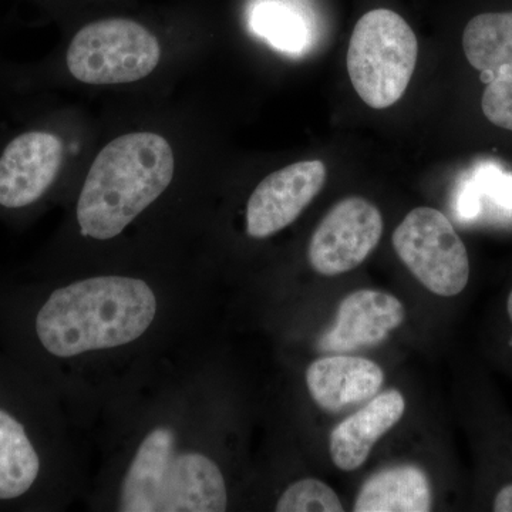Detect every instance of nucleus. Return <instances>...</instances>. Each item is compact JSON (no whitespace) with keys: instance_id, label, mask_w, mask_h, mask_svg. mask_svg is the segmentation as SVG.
Listing matches in <instances>:
<instances>
[{"instance_id":"1","label":"nucleus","mask_w":512,"mask_h":512,"mask_svg":"<svg viewBox=\"0 0 512 512\" xmlns=\"http://www.w3.org/2000/svg\"><path fill=\"white\" fill-rule=\"evenodd\" d=\"M158 311L156 293L130 276H96L52 289L28 319L39 355L72 359L140 339Z\"/></svg>"},{"instance_id":"2","label":"nucleus","mask_w":512,"mask_h":512,"mask_svg":"<svg viewBox=\"0 0 512 512\" xmlns=\"http://www.w3.org/2000/svg\"><path fill=\"white\" fill-rule=\"evenodd\" d=\"M173 150L164 137L131 133L96 157L77 201V222L87 238H116L158 200L173 181Z\"/></svg>"},{"instance_id":"3","label":"nucleus","mask_w":512,"mask_h":512,"mask_svg":"<svg viewBox=\"0 0 512 512\" xmlns=\"http://www.w3.org/2000/svg\"><path fill=\"white\" fill-rule=\"evenodd\" d=\"M228 488L222 470L200 451L178 447L168 427L146 434L121 481L124 512H222Z\"/></svg>"},{"instance_id":"4","label":"nucleus","mask_w":512,"mask_h":512,"mask_svg":"<svg viewBox=\"0 0 512 512\" xmlns=\"http://www.w3.org/2000/svg\"><path fill=\"white\" fill-rule=\"evenodd\" d=\"M419 57L413 29L389 9H375L357 20L348 49L353 89L372 109L383 110L402 99Z\"/></svg>"},{"instance_id":"5","label":"nucleus","mask_w":512,"mask_h":512,"mask_svg":"<svg viewBox=\"0 0 512 512\" xmlns=\"http://www.w3.org/2000/svg\"><path fill=\"white\" fill-rule=\"evenodd\" d=\"M161 59L157 37L128 19L84 26L67 49V69L87 84L133 83L154 72Z\"/></svg>"},{"instance_id":"6","label":"nucleus","mask_w":512,"mask_h":512,"mask_svg":"<svg viewBox=\"0 0 512 512\" xmlns=\"http://www.w3.org/2000/svg\"><path fill=\"white\" fill-rule=\"evenodd\" d=\"M392 244L410 274L433 295L454 298L466 291L470 256L443 212L414 208L394 229Z\"/></svg>"},{"instance_id":"7","label":"nucleus","mask_w":512,"mask_h":512,"mask_svg":"<svg viewBox=\"0 0 512 512\" xmlns=\"http://www.w3.org/2000/svg\"><path fill=\"white\" fill-rule=\"evenodd\" d=\"M382 212L362 197L333 205L313 232L308 261L318 275L339 276L359 268L382 239Z\"/></svg>"},{"instance_id":"8","label":"nucleus","mask_w":512,"mask_h":512,"mask_svg":"<svg viewBox=\"0 0 512 512\" xmlns=\"http://www.w3.org/2000/svg\"><path fill=\"white\" fill-rule=\"evenodd\" d=\"M0 363V507L22 505L37 497L46 476V458L35 423L18 407L12 376Z\"/></svg>"},{"instance_id":"9","label":"nucleus","mask_w":512,"mask_h":512,"mask_svg":"<svg viewBox=\"0 0 512 512\" xmlns=\"http://www.w3.org/2000/svg\"><path fill=\"white\" fill-rule=\"evenodd\" d=\"M64 160L62 138L32 128L0 150V211L19 212L39 204L52 190Z\"/></svg>"},{"instance_id":"10","label":"nucleus","mask_w":512,"mask_h":512,"mask_svg":"<svg viewBox=\"0 0 512 512\" xmlns=\"http://www.w3.org/2000/svg\"><path fill=\"white\" fill-rule=\"evenodd\" d=\"M328 170L319 160L299 161L269 174L247 204V234L274 237L293 224L325 187Z\"/></svg>"},{"instance_id":"11","label":"nucleus","mask_w":512,"mask_h":512,"mask_svg":"<svg viewBox=\"0 0 512 512\" xmlns=\"http://www.w3.org/2000/svg\"><path fill=\"white\" fill-rule=\"evenodd\" d=\"M406 319V306L393 293L357 289L340 301L332 326L318 340V349L329 355L376 348L402 328Z\"/></svg>"},{"instance_id":"12","label":"nucleus","mask_w":512,"mask_h":512,"mask_svg":"<svg viewBox=\"0 0 512 512\" xmlns=\"http://www.w3.org/2000/svg\"><path fill=\"white\" fill-rule=\"evenodd\" d=\"M386 380L375 360L353 353H329L306 367L305 382L313 403L325 413L357 409L382 392Z\"/></svg>"},{"instance_id":"13","label":"nucleus","mask_w":512,"mask_h":512,"mask_svg":"<svg viewBox=\"0 0 512 512\" xmlns=\"http://www.w3.org/2000/svg\"><path fill=\"white\" fill-rule=\"evenodd\" d=\"M407 400L397 389L384 390L357 407L329 434V456L343 473L360 470L376 444L402 421Z\"/></svg>"},{"instance_id":"14","label":"nucleus","mask_w":512,"mask_h":512,"mask_svg":"<svg viewBox=\"0 0 512 512\" xmlns=\"http://www.w3.org/2000/svg\"><path fill=\"white\" fill-rule=\"evenodd\" d=\"M434 508L433 483L419 464L384 467L366 478L353 503L355 512H427Z\"/></svg>"},{"instance_id":"15","label":"nucleus","mask_w":512,"mask_h":512,"mask_svg":"<svg viewBox=\"0 0 512 512\" xmlns=\"http://www.w3.org/2000/svg\"><path fill=\"white\" fill-rule=\"evenodd\" d=\"M463 49L468 63L480 72L494 74L512 67V12L483 13L467 23Z\"/></svg>"},{"instance_id":"16","label":"nucleus","mask_w":512,"mask_h":512,"mask_svg":"<svg viewBox=\"0 0 512 512\" xmlns=\"http://www.w3.org/2000/svg\"><path fill=\"white\" fill-rule=\"evenodd\" d=\"M251 28L282 52L301 53L309 46L311 32L299 10L279 0H264L252 9Z\"/></svg>"},{"instance_id":"17","label":"nucleus","mask_w":512,"mask_h":512,"mask_svg":"<svg viewBox=\"0 0 512 512\" xmlns=\"http://www.w3.org/2000/svg\"><path fill=\"white\" fill-rule=\"evenodd\" d=\"M278 512H342L339 494L325 481L306 477L293 481L279 495L275 504Z\"/></svg>"},{"instance_id":"18","label":"nucleus","mask_w":512,"mask_h":512,"mask_svg":"<svg viewBox=\"0 0 512 512\" xmlns=\"http://www.w3.org/2000/svg\"><path fill=\"white\" fill-rule=\"evenodd\" d=\"M481 109L495 126L512 131V67L494 74L485 87Z\"/></svg>"},{"instance_id":"19","label":"nucleus","mask_w":512,"mask_h":512,"mask_svg":"<svg viewBox=\"0 0 512 512\" xmlns=\"http://www.w3.org/2000/svg\"><path fill=\"white\" fill-rule=\"evenodd\" d=\"M473 184L478 190L490 195L495 204L512 210V174H505L494 165H483L477 171Z\"/></svg>"},{"instance_id":"20","label":"nucleus","mask_w":512,"mask_h":512,"mask_svg":"<svg viewBox=\"0 0 512 512\" xmlns=\"http://www.w3.org/2000/svg\"><path fill=\"white\" fill-rule=\"evenodd\" d=\"M491 508L495 512H512V483L503 485L497 491Z\"/></svg>"},{"instance_id":"21","label":"nucleus","mask_w":512,"mask_h":512,"mask_svg":"<svg viewBox=\"0 0 512 512\" xmlns=\"http://www.w3.org/2000/svg\"><path fill=\"white\" fill-rule=\"evenodd\" d=\"M507 316L508 319H510L511 325H512V289L510 293H508L507 296Z\"/></svg>"}]
</instances>
